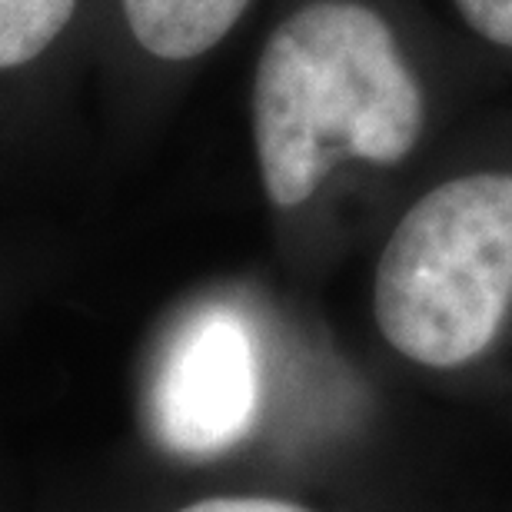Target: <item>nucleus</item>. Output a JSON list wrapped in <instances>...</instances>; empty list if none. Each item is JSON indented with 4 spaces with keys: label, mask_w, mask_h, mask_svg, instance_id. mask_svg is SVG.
Segmentation results:
<instances>
[{
    "label": "nucleus",
    "mask_w": 512,
    "mask_h": 512,
    "mask_svg": "<svg viewBox=\"0 0 512 512\" xmlns=\"http://www.w3.org/2000/svg\"><path fill=\"white\" fill-rule=\"evenodd\" d=\"M260 406L256 346L233 310L210 306L180 326L163 356L153 419L177 456H220L250 433Z\"/></svg>",
    "instance_id": "nucleus-3"
},
{
    "label": "nucleus",
    "mask_w": 512,
    "mask_h": 512,
    "mask_svg": "<svg viewBox=\"0 0 512 512\" xmlns=\"http://www.w3.org/2000/svg\"><path fill=\"white\" fill-rule=\"evenodd\" d=\"M133 40L160 60H193L213 50L253 0H120Z\"/></svg>",
    "instance_id": "nucleus-4"
},
{
    "label": "nucleus",
    "mask_w": 512,
    "mask_h": 512,
    "mask_svg": "<svg viewBox=\"0 0 512 512\" xmlns=\"http://www.w3.org/2000/svg\"><path fill=\"white\" fill-rule=\"evenodd\" d=\"M77 0H0V70L37 60L64 34Z\"/></svg>",
    "instance_id": "nucleus-5"
},
{
    "label": "nucleus",
    "mask_w": 512,
    "mask_h": 512,
    "mask_svg": "<svg viewBox=\"0 0 512 512\" xmlns=\"http://www.w3.org/2000/svg\"><path fill=\"white\" fill-rule=\"evenodd\" d=\"M177 512H310L306 506L286 503V499H270V496H213L190 503Z\"/></svg>",
    "instance_id": "nucleus-7"
},
{
    "label": "nucleus",
    "mask_w": 512,
    "mask_h": 512,
    "mask_svg": "<svg viewBox=\"0 0 512 512\" xmlns=\"http://www.w3.org/2000/svg\"><path fill=\"white\" fill-rule=\"evenodd\" d=\"M512 306V170L426 190L389 233L373 273L383 340L426 370H456L496 343Z\"/></svg>",
    "instance_id": "nucleus-2"
},
{
    "label": "nucleus",
    "mask_w": 512,
    "mask_h": 512,
    "mask_svg": "<svg viewBox=\"0 0 512 512\" xmlns=\"http://www.w3.org/2000/svg\"><path fill=\"white\" fill-rule=\"evenodd\" d=\"M453 7L479 40L512 50V0H453Z\"/></svg>",
    "instance_id": "nucleus-6"
},
{
    "label": "nucleus",
    "mask_w": 512,
    "mask_h": 512,
    "mask_svg": "<svg viewBox=\"0 0 512 512\" xmlns=\"http://www.w3.org/2000/svg\"><path fill=\"white\" fill-rule=\"evenodd\" d=\"M426 127V87L376 7L310 0L266 37L253 147L273 207H303L343 163L399 167Z\"/></svg>",
    "instance_id": "nucleus-1"
}]
</instances>
